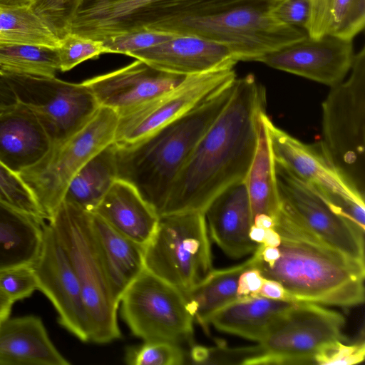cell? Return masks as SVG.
I'll return each mask as SVG.
<instances>
[{"mask_svg": "<svg viewBox=\"0 0 365 365\" xmlns=\"http://www.w3.org/2000/svg\"><path fill=\"white\" fill-rule=\"evenodd\" d=\"M252 266V257L241 264L212 269L197 284L183 292L194 321L208 331L211 317L237 298L240 275Z\"/></svg>", "mask_w": 365, "mask_h": 365, "instance_id": "obj_27", "label": "cell"}, {"mask_svg": "<svg viewBox=\"0 0 365 365\" xmlns=\"http://www.w3.org/2000/svg\"><path fill=\"white\" fill-rule=\"evenodd\" d=\"M37 289L51 301L58 323L83 342H91V326L73 265L52 227L46 224L40 255L32 265Z\"/></svg>", "mask_w": 365, "mask_h": 365, "instance_id": "obj_15", "label": "cell"}, {"mask_svg": "<svg viewBox=\"0 0 365 365\" xmlns=\"http://www.w3.org/2000/svg\"><path fill=\"white\" fill-rule=\"evenodd\" d=\"M91 222L115 298L119 302L128 286L145 269L144 247L126 237L97 215Z\"/></svg>", "mask_w": 365, "mask_h": 365, "instance_id": "obj_24", "label": "cell"}, {"mask_svg": "<svg viewBox=\"0 0 365 365\" xmlns=\"http://www.w3.org/2000/svg\"><path fill=\"white\" fill-rule=\"evenodd\" d=\"M269 10L279 21L304 29L309 15L310 0H272Z\"/></svg>", "mask_w": 365, "mask_h": 365, "instance_id": "obj_41", "label": "cell"}, {"mask_svg": "<svg viewBox=\"0 0 365 365\" xmlns=\"http://www.w3.org/2000/svg\"><path fill=\"white\" fill-rule=\"evenodd\" d=\"M45 225L44 220L0 202V274L35 263Z\"/></svg>", "mask_w": 365, "mask_h": 365, "instance_id": "obj_25", "label": "cell"}, {"mask_svg": "<svg viewBox=\"0 0 365 365\" xmlns=\"http://www.w3.org/2000/svg\"><path fill=\"white\" fill-rule=\"evenodd\" d=\"M33 0H0V7L30 8Z\"/></svg>", "mask_w": 365, "mask_h": 365, "instance_id": "obj_47", "label": "cell"}, {"mask_svg": "<svg viewBox=\"0 0 365 365\" xmlns=\"http://www.w3.org/2000/svg\"><path fill=\"white\" fill-rule=\"evenodd\" d=\"M177 34L153 30H140L103 41L109 53L127 55L129 53L153 47L170 40Z\"/></svg>", "mask_w": 365, "mask_h": 365, "instance_id": "obj_38", "label": "cell"}, {"mask_svg": "<svg viewBox=\"0 0 365 365\" xmlns=\"http://www.w3.org/2000/svg\"><path fill=\"white\" fill-rule=\"evenodd\" d=\"M0 69L37 76H56L60 71L57 47L16 43L0 45Z\"/></svg>", "mask_w": 365, "mask_h": 365, "instance_id": "obj_31", "label": "cell"}, {"mask_svg": "<svg viewBox=\"0 0 365 365\" xmlns=\"http://www.w3.org/2000/svg\"><path fill=\"white\" fill-rule=\"evenodd\" d=\"M236 63L187 76L174 88L119 115L114 143L135 142L189 111L237 78Z\"/></svg>", "mask_w": 365, "mask_h": 365, "instance_id": "obj_13", "label": "cell"}, {"mask_svg": "<svg viewBox=\"0 0 365 365\" xmlns=\"http://www.w3.org/2000/svg\"><path fill=\"white\" fill-rule=\"evenodd\" d=\"M68 364L40 317H9L0 325V365Z\"/></svg>", "mask_w": 365, "mask_h": 365, "instance_id": "obj_22", "label": "cell"}, {"mask_svg": "<svg viewBox=\"0 0 365 365\" xmlns=\"http://www.w3.org/2000/svg\"><path fill=\"white\" fill-rule=\"evenodd\" d=\"M92 213L143 247L153 236L159 218L136 188L119 178L114 181Z\"/></svg>", "mask_w": 365, "mask_h": 365, "instance_id": "obj_23", "label": "cell"}, {"mask_svg": "<svg viewBox=\"0 0 365 365\" xmlns=\"http://www.w3.org/2000/svg\"><path fill=\"white\" fill-rule=\"evenodd\" d=\"M77 275L91 326V342L121 337L115 298L93 232L91 213L63 200L48 220Z\"/></svg>", "mask_w": 365, "mask_h": 365, "instance_id": "obj_5", "label": "cell"}, {"mask_svg": "<svg viewBox=\"0 0 365 365\" xmlns=\"http://www.w3.org/2000/svg\"><path fill=\"white\" fill-rule=\"evenodd\" d=\"M60 71L71 70L82 62L98 58L103 53H109L103 42L76 34L68 33L60 39L57 47Z\"/></svg>", "mask_w": 365, "mask_h": 365, "instance_id": "obj_36", "label": "cell"}, {"mask_svg": "<svg viewBox=\"0 0 365 365\" xmlns=\"http://www.w3.org/2000/svg\"><path fill=\"white\" fill-rule=\"evenodd\" d=\"M345 318L323 305L297 302L269 327L258 342L261 356L253 365L314 364V357L324 344L346 341Z\"/></svg>", "mask_w": 365, "mask_h": 365, "instance_id": "obj_12", "label": "cell"}, {"mask_svg": "<svg viewBox=\"0 0 365 365\" xmlns=\"http://www.w3.org/2000/svg\"><path fill=\"white\" fill-rule=\"evenodd\" d=\"M352 41L334 36L304 38L269 53L257 61L332 87L349 73Z\"/></svg>", "mask_w": 365, "mask_h": 365, "instance_id": "obj_16", "label": "cell"}, {"mask_svg": "<svg viewBox=\"0 0 365 365\" xmlns=\"http://www.w3.org/2000/svg\"><path fill=\"white\" fill-rule=\"evenodd\" d=\"M76 0H33L30 9L61 39L68 33Z\"/></svg>", "mask_w": 365, "mask_h": 365, "instance_id": "obj_37", "label": "cell"}, {"mask_svg": "<svg viewBox=\"0 0 365 365\" xmlns=\"http://www.w3.org/2000/svg\"><path fill=\"white\" fill-rule=\"evenodd\" d=\"M118 114L100 107L90 121L41 163L19 175L33 194L46 220L54 214L77 172L114 143Z\"/></svg>", "mask_w": 365, "mask_h": 365, "instance_id": "obj_9", "label": "cell"}, {"mask_svg": "<svg viewBox=\"0 0 365 365\" xmlns=\"http://www.w3.org/2000/svg\"><path fill=\"white\" fill-rule=\"evenodd\" d=\"M240 1L76 0L68 33L101 41L140 30L177 34L182 21L217 14Z\"/></svg>", "mask_w": 365, "mask_h": 365, "instance_id": "obj_4", "label": "cell"}, {"mask_svg": "<svg viewBox=\"0 0 365 365\" xmlns=\"http://www.w3.org/2000/svg\"><path fill=\"white\" fill-rule=\"evenodd\" d=\"M0 202L21 212L46 220L31 190L19 175L0 161Z\"/></svg>", "mask_w": 365, "mask_h": 365, "instance_id": "obj_35", "label": "cell"}, {"mask_svg": "<svg viewBox=\"0 0 365 365\" xmlns=\"http://www.w3.org/2000/svg\"><path fill=\"white\" fill-rule=\"evenodd\" d=\"M266 115L264 113L261 118L255 153L245 179L253 219L258 215L272 218L280 205L275 160L265 122Z\"/></svg>", "mask_w": 365, "mask_h": 365, "instance_id": "obj_28", "label": "cell"}, {"mask_svg": "<svg viewBox=\"0 0 365 365\" xmlns=\"http://www.w3.org/2000/svg\"><path fill=\"white\" fill-rule=\"evenodd\" d=\"M204 215L210 237L229 257L240 259L256 250L259 244L249 236L253 217L245 180L220 192Z\"/></svg>", "mask_w": 365, "mask_h": 365, "instance_id": "obj_19", "label": "cell"}, {"mask_svg": "<svg viewBox=\"0 0 365 365\" xmlns=\"http://www.w3.org/2000/svg\"><path fill=\"white\" fill-rule=\"evenodd\" d=\"M19 103L15 92L6 76L0 74V113L4 112Z\"/></svg>", "mask_w": 365, "mask_h": 365, "instance_id": "obj_44", "label": "cell"}, {"mask_svg": "<svg viewBox=\"0 0 365 365\" xmlns=\"http://www.w3.org/2000/svg\"><path fill=\"white\" fill-rule=\"evenodd\" d=\"M264 279V277L257 269L251 267L245 269L238 279L237 297L255 296L261 288Z\"/></svg>", "mask_w": 365, "mask_h": 365, "instance_id": "obj_42", "label": "cell"}, {"mask_svg": "<svg viewBox=\"0 0 365 365\" xmlns=\"http://www.w3.org/2000/svg\"><path fill=\"white\" fill-rule=\"evenodd\" d=\"M119 307L131 334L143 341L192 342L195 321L183 292L146 269L123 292Z\"/></svg>", "mask_w": 365, "mask_h": 365, "instance_id": "obj_10", "label": "cell"}, {"mask_svg": "<svg viewBox=\"0 0 365 365\" xmlns=\"http://www.w3.org/2000/svg\"><path fill=\"white\" fill-rule=\"evenodd\" d=\"M117 178L115 145L113 143L77 172L68 185L63 200L93 212Z\"/></svg>", "mask_w": 365, "mask_h": 365, "instance_id": "obj_30", "label": "cell"}, {"mask_svg": "<svg viewBox=\"0 0 365 365\" xmlns=\"http://www.w3.org/2000/svg\"><path fill=\"white\" fill-rule=\"evenodd\" d=\"M280 243V237L278 232L273 228L265 229L264 239L262 245L269 247H277Z\"/></svg>", "mask_w": 365, "mask_h": 365, "instance_id": "obj_46", "label": "cell"}, {"mask_svg": "<svg viewBox=\"0 0 365 365\" xmlns=\"http://www.w3.org/2000/svg\"><path fill=\"white\" fill-rule=\"evenodd\" d=\"M126 56L155 69L185 76L237 62L225 45L192 35H178L158 46Z\"/></svg>", "mask_w": 365, "mask_h": 365, "instance_id": "obj_20", "label": "cell"}, {"mask_svg": "<svg viewBox=\"0 0 365 365\" xmlns=\"http://www.w3.org/2000/svg\"><path fill=\"white\" fill-rule=\"evenodd\" d=\"M145 269L182 292L197 284L212 269L210 237L204 212L159 216L144 247Z\"/></svg>", "mask_w": 365, "mask_h": 365, "instance_id": "obj_8", "label": "cell"}, {"mask_svg": "<svg viewBox=\"0 0 365 365\" xmlns=\"http://www.w3.org/2000/svg\"><path fill=\"white\" fill-rule=\"evenodd\" d=\"M265 233V229L259 227H257L254 225H252L249 236L250 238L257 244H261Z\"/></svg>", "mask_w": 365, "mask_h": 365, "instance_id": "obj_48", "label": "cell"}, {"mask_svg": "<svg viewBox=\"0 0 365 365\" xmlns=\"http://www.w3.org/2000/svg\"><path fill=\"white\" fill-rule=\"evenodd\" d=\"M14 302L0 287V325L10 317Z\"/></svg>", "mask_w": 365, "mask_h": 365, "instance_id": "obj_45", "label": "cell"}, {"mask_svg": "<svg viewBox=\"0 0 365 365\" xmlns=\"http://www.w3.org/2000/svg\"><path fill=\"white\" fill-rule=\"evenodd\" d=\"M0 287L14 302L29 297L37 289L32 266L0 274Z\"/></svg>", "mask_w": 365, "mask_h": 365, "instance_id": "obj_40", "label": "cell"}, {"mask_svg": "<svg viewBox=\"0 0 365 365\" xmlns=\"http://www.w3.org/2000/svg\"><path fill=\"white\" fill-rule=\"evenodd\" d=\"M124 359L130 365H182L188 358L181 344L153 340L128 347Z\"/></svg>", "mask_w": 365, "mask_h": 365, "instance_id": "obj_33", "label": "cell"}, {"mask_svg": "<svg viewBox=\"0 0 365 365\" xmlns=\"http://www.w3.org/2000/svg\"><path fill=\"white\" fill-rule=\"evenodd\" d=\"M365 25V0H310L304 29L312 38L334 36L352 39Z\"/></svg>", "mask_w": 365, "mask_h": 365, "instance_id": "obj_29", "label": "cell"}, {"mask_svg": "<svg viewBox=\"0 0 365 365\" xmlns=\"http://www.w3.org/2000/svg\"><path fill=\"white\" fill-rule=\"evenodd\" d=\"M265 122L277 163L299 178L319 189L334 206L350 201L364 203V197L355 192L339 175L322 153L319 144L309 145L276 126L267 115Z\"/></svg>", "mask_w": 365, "mask_h": 365, "instance_id": "obj_17", "label": "cell"}, {"mask_svg": "<svg viewBox=\"0 0 365 365\" xmlns=\"http://www.w3.org/2000/svg\"><path fill=\"white\" fill-rule=\"evenodd\" d=\"M255 296L292 302L289 299L287 292L280 283L275 280L266 278H264L261 288Z\"/></svg>", "mask_w": 365, "mask_h": 365, "instance_id": "obj_43", "label": "cell"}, {"mask_svg": "<svg viewBox=\"0 0 365 365\" xmlns=\"http://www.w3.org/2000/svg\"><path fill=\"white\" fill-rule=\"evenodd\" d=\"M262 354L259 344L232 348L222 342L213 346L192 344L187 354L188 363L195 364L253 365Z\"/></svg>", "mask_w": 365, "mask_h": 365, "instance_id": "obj_34", "label": "cell"}, {"mask_svg": "<svg viewBox=\"0 0 365 365\" xmlns=\"http://www.w3.org/2000/svg\"><path fill=\"white\" fill-rule=\"evenodd\" d=\"M60 39L30 8L0 7V45L29 43L52 47Z\"/></svg>", "mask_w": 365, "mask_h": 365, "instance_id": "obj_32", "label": "cell"}, {"mask_svg": "<svg viewBox=\"0 0 365 365\" xmlns=\"http://www.w3.org/2000/svg\"><path fill=\"white\" fill-rule=\"evenodd\" d=\"M235 80L149 135L114 143L118 178L133 185L158 216L183 165L230 101Z\"/></svg>", "mask_w": 365, "mask_h": 365, "instance_id": "obj_3", "label": "cell"}, {"mask_svg": "<svg viewBox=\"0 0 365 365\" xmlns=\"http://www.w3.org/2000/svg\"><path fill=\"white\" fill-rule=\"evenodd\" d=\"M346 80L331 87L322 104L319 146L335 170L365 197V48L354 54Z\"/></svg>", "mask_w": 365, "mask_h": 365, "instance_id": "obj_6", "label": "cell"}, {"mask_svg": "<svg viewBox=\"0 0 365 365\" xmlns=\"http://www.w3.org/2000/svg\"><path fill=\"white\" fill-rule=\"evenodd\" d=\"M281 205L324 242L364 260V231L342 215L313 185L275 162Z\"/></svg>", "mask_w": 365, "mask_h": 365, "instance_id": "obj_14", "label": "cell"}, {"mask_svg": "<svg viewBox=\"0 0 365 365\" xmlns=\"http://www.w3.org/2000/svg\"><path fill=\"white\" fill-rule=\"evenodd\" d=\"M4 75L18 101L31 110L43 125L51 142V152L86 125L100 108L83 82L70 83L56 76Z\"/></svg>", "mask_w": 365, "mask_h": 365, "instance_id": "obj_11", "label": "cell"}, {"mask_svg": "<svg viewBox=\"0 0 365 365\" xmlns=\"http://www.w3.org/2000/svg\"><path fill=\"white\" fill-rule=\"evenodd\" d=\"M344 341L335 340L324 344L315 354L314 364L353 365L362 362L365 357L364 341L353 344Z\"/></svg>", "mask_w": 365, "mask_h": 365, "instance_id": "obj_39", "label": "cell"}, {"mask_svg": "<svg viewBox=\"0 0 365 365\" xmlns=\"http://www.w3.org/2000/svg\"><path fill=\"white\" fill-rule=\"evenodd\" d=\"M0 74H3V72H2V71L1 69H0Z\"/></svg>", "mask_w": 365, "mask_h": 365, "instance_id": "obj_49", "label": "cell"}, {"mask_svg": "<svg viewBox=\"0 0 365 365\" xmlns=\"http://www.w3.org/2000/svg\"><path fill=\"white\" fill-rule=\"evenodd\" d=\"M266 100L265 88L253 74L236 78L230 101L183 165L160 215L204 212L220 192L245 180L266 113Z\"/></svg>", "mask_w": 365, "mask_h": 365, "instance_id": "obj_1", "label": "cell"}, {"mask_svg": "<svg viewBox=\"0 0 365 365\" xmlns=\"http://www.w3.org/2000/svg\"><path fill=\"white\" fill-rule=\"evenodd\" d=\"M51 150L45 128L28 107L19 102L0 113V161L12 172L36 166Z\"/></svg>", "mask_w": 365, "mask_h": 365, "instance_id": "obj_21", "label": "cell"}, {"mask_svg": "<svg viewBox=\"0 0 365 365\" xmlns=\"http://www.w3.org/2000/svg\"><path fill=\"white\" fill-rule=\"evenodd\" d=\"M186 76L155 69L135 59L124 67L83 83L100 107L113 109L119 115L174 88Z\"/></svg>", "mask_w": 365, "mask_h": 365, "instance_id": "obj_18", "label": "cell"}, {"mask_svg": "<svg viewBox=\"0 0 365 365\" xmlns=\"http://www.w3.org/2000/svg\"><path fill=\"white\" fill-rule=\"evenodd\" d=\"M277 247L259 244L252 266L280 283L294 302L354 307L364 301V260L328 245L280 204L272 217Z\"/></svg>", "mask_w": 365, "mask_h": 365, "instance_id": "obj_2", "label": "cell"}, {"mask_svg": "<svg viewBox=\"0 0 365 365\" xmlns=\"http://www.w3.org/2000/svg\"><path fill=\"white\" fill-rule=\"evenodd\" d=\"M271 1L242 0L217 14L182 21L176 34L221 43L237 61H257L307 36L302 29L277 20L270 12Z\"/></svg>", "mask_w": 365, "mask_h": 365, "instance_id": "obj_7", "label": "cell"}, {"mask_svg": "<svg viewBox=\"0 0 365 365\" xmlns=\"http://www.w3.org/2000/svg\"><path fill=\"white\" fill-rule=\"evenodd\" d=\"M296 303L260 296L237 297L216 312L209 324L220 331L259 342L272 324Z\"/></svg>", "mask_w": 365, "mask_h": 365, "instance_id": "obj_26", "label": "cell"}]
</instances>
